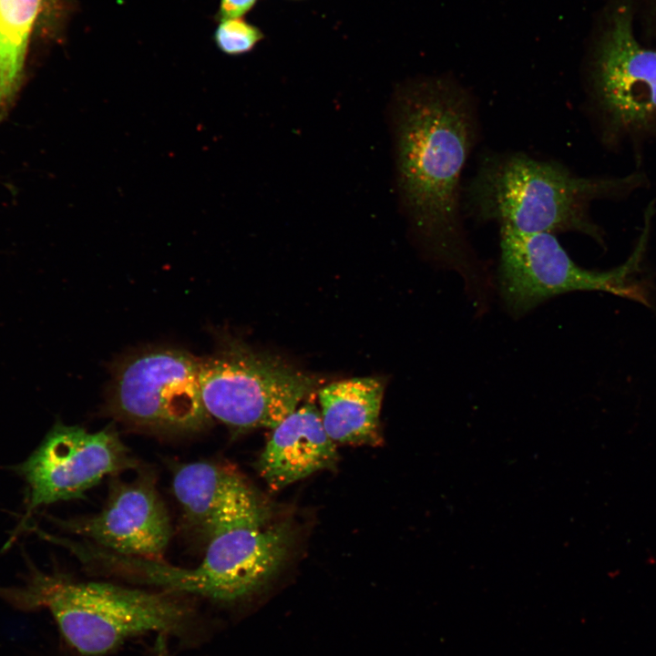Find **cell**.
Masks as SVG:
<instances>
[{"instance_id": "cell-6", "label": "cell", "mask_w": 656, "mask_h": 656, "mask_svg": "<svg viewBox=\"0 0 656 656\" xmlns=\"http://www.w3.org/2000/svg\"><path fill=\"white\" fill-rule=\"evenodd\" d=\"M318 383L282 358L231 337L200 359V393L208 415L237 430L275 428Z\"/></svg>"}, {"instance_id": "cell-3", "label": "cell", "mask_w": 656, "mask_h": 656, "mask_svg": "<svg viewBox=\"0 0 656 656\" xmlns=\"http://www.w3.org/2000/svg\"><path fill=\"white\" fill-rule=\"evenodd\" d=\"M0 598L22 610H47L78 652L105 654L128 639L176 630L183 606L165 593L107 582H83L30 566L25 583L0 588Z\"/></svg>"}, {"instance_id": "cell-9", "label": "cell", "mask_w": 656, "mask_h": 656, "mask_svg": "<svg viewBox=\"0 0 656 656\" xmlns=\"http://www.w3.org/2000/svg\"><path fill=\"white\" fill-rule=\"evenodd\" d=\"M59 522L110 552L156 561H163L171 537L168 510L148 473L132 481L113 479L99 512Z\"/></svg>"}, {"instance_id": "cell-1", "label": "cell", "mask_w": 656, "mask_h": 656, "mask_svg": "<svg viewBox=\"0 0 656 656\" xmlns=\"http://www.w3.org/2000/svg\"><path fill=\"white\" fill-rule=\"evenodd\" d=\"M394 115L397 182L414 231L432 261L462 278L482 313L493 283L462 221L461 176L478 137L473 96L450 77L412 80Z\"/></svg>"}, {"instance_id": "cell-2", "label": "cell", "mask_w": 656, "mask_h": 656, "mask_svg": "<svg viewBox=\"0 0 656 656\" xmlns=\"http://www.w3.org/2000/svg\"><path fill=\"white\" fill-rule=\"evenodd\" d=\"M643 183L640 173L582 177L525 153H487L462 190V210L477 222L523 233H583L604 247L603 231L590 217L591 202L627 195Z\"/></svg>"}, {"instance_id": "cell-11", "label": "cell", "mask_w": 656, "mask_h": 656, "mask_svg": "<svg viewBox=\"0 0 656 656\" xmlns=\"http://www.w3.org/2000/svg\"><path fill=\"white\" fill-rule=\"evenodd\" d=\"M172 490L188 523L206 540L225 511L260 501L240 474L213 461L177 466L172 476Z\"/></svg>"}, {"instance_id": "cell-13", "label": "cell", "mask_w": 656, "mask_h": 656, "mask_svg": "<svg viewBox=\"0 0 656 656\" xmlns=\"http://www.w3.org/2000/svg\"><path fill=\"white\" fill-rule=\"evenodd\" d=\"M41 0H0V119L19 88Z\"/></svg>"}, {"instance_id": "cell-16", "label": "cell", "mask_w": 656, "mask_h": 656, "mask_svg": "<svg viewBox=\"0 0 656 656\" xmlns=\"http://www.w3.org/2000/svg\"><path fill=\"white\" fill-rule=\"evenodd\" d=\"M258 0H220L219 18L220 21L231 18H241L248 13Z\"/></svg>"}, {"instance_id": "cell-15", "label": "cell", "mask_w": 656, "mask_h": 656, "mask_svg": "<svg viewBox=\"0 0 656 656\" xmlns=\"http://www.w3.org/2000/svg\"><path fill=\"white\" fill-rule=\"evenodd\" d=\"M634 23L640 39L656 46V0H631Z\"/></svg>"}, {"instance_id": "cell-12", "label": "cell", "mask_w": 656, "mask_h": 656, "mask_svg": "<svg viewBox=\"0 0 656 656\" xmlns=\"http://www.w3.org/2000/svg\"><path fill=\"white\" fill-rule=\"evenodd\" d=\"M384 384L374 377L333 382L319 390L321 418L333 442L378 445Z\"/></svg>"}, {"instance_id": "cell-7", "label": "cell", "mask_w": 656, "mask_h": 656, "mask_svg": "<svg viewBox=\"0 0 656 656\" xmlns=\"http://www.w3.org/2000/svg\"><path fill=\"white\" fill-rule=\"evenodd\" d=\"M200 359L173 348H153L126 358L113 379L109 408L137 427L191 433L211 420L201 398Z\"/></svg>"}, {"instance_id": "cell-14", "label": "cell", "mask_w": 656, "mask_h": 656, "mask_svg": "<svg viewBox=\"0 0 656 656\" xmlns=\"http://www.w3.org/2000/svg\"><path fill=\"white\" fill-rule=\"evenodd\" d=\"M263 37L259 27L241 18L221 20L214 34L218 47L231 56L251 51Z\"/></svg>"}, {"instance_id": "cell-10", "label": "cell", "mask_w": 656, "mask_h": 656, "mask_svg": "<svg viewBox=\"0 0 656 656\" xmlns=\"http://www.w3.org/2000/svg\"><path fill=\"white\" fill-rule=\"evenodd\" d=\"M272 430L257 464L272 488L285 487L335 466V442L327 435L315 405L297 407Z\"/></svg>"}, {"instance_id": "cell-4", "label": "cell", "mask_w": 656, "mask_h": 656, "mask_svg": "<svg viewBox=\"0 0 656 656\" xmlns=\"http://www.w3.org/2000/svg\"><path fill=\"white\" fill-rule=\"evenodd\" d=\"M587 71L605 141L656 136V46L638 36L631 0H608L598 14Z\"/></svg>"}, {"instance_id": "cell-5", "label": "cell", "mask_w": 656, "mask_h": 656, "mask_svg": "<svg viewBox=\"0 0 656 656\" xmlns=\"http://www.w3.org/2000/svg\"><path fill=\"white\" fill-rule=\"evenodd\" d=\"M651 223L645 225L636 248L622 265L599 272L581 268L552 233H523L500 227V257L497 289L507 313L521 317L542 302L572 292L601 291L651 306L649 292L632 274L640 270Z\"/></svg>"}, {"instance_id": "cell-8", "label": "cell", "mask_w": 656, "mask_h": 656, "mask_svg": "<svg viewBox=\"0 0 656 656\" xmlns=\"http://www.w3.org/2000/svg\"><path fill=\"white\" fill-rule=\"evenodd\" d=\"M134 465L114 429L89 432L57 422L15 469L26 485L29 516L42 506L80 497L104 477Z\"/></svg>"}]
</instances>
